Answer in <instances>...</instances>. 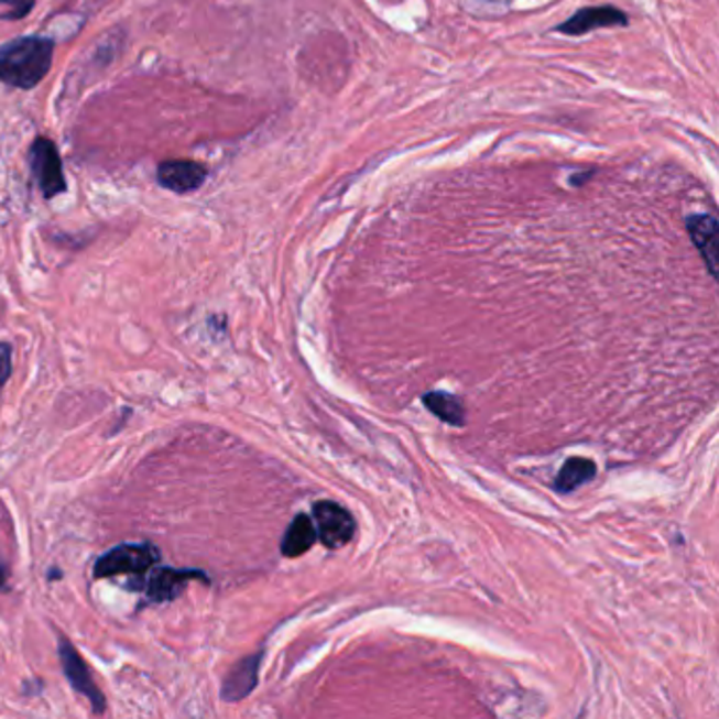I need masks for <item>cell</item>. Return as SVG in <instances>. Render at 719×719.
Segmentation results:
<instances>
[{"mask_svg":"<svg viewBox=\"0 0 719 719\" xmlns=\"http://www.w3.org/2000/svg\"><path fill=\"white\" fill-rule=\"evenodd\" d=\"M53 47V41L43 36H24L2 45L0 80L18 89L36 87L50 73Z\"/></svg>","mask_w":719,"mask_h":719,"instance_id":"1","label":"cell"},{"mask_svg":"<svg viewBox=\"0 0 719 719\" xmlns=\"http://www.w3.org/2000/svg\"><path fill=\"white\" fill-rule=\"evenodd\" d=\"M190 580H203L209 582L207 574L200 570H177L167 566H152L144 574L131 576L127 580V591H140L144 593L146 603H167L174 601L184 593Z\"/></svg>","mask_w":719,"mask_h":719,"instance_id":"2","label":"cell"},{"mask_svg":"<svg viewBox=\"0 0 719 719\" xmlns=\"http://www.w3.org/2000/svg\"><path fill=\"white\" fill-rule=\"evenodd\" d=\"M161 562V551L152 543H124L104 553L94 566L96 578L138 576Z\"/></svg>","mask_w":719,"mask_h":719,"instance_id":"3","label":"cell"},{"mask_svg":"<svg viewBox=\"0 0 719 719\" xmlns=\"http://www.w3.org/2000/svg\"><path fill=\"white\" fill-rule=\"evenodd\" d=\"M30 161H32V174L43 193L45 199H53L57 195H64L68 184L64 177V167L59 152L50 138H36L30 149Z\"/></svg>","mask_w":719,"mask_h":719,"instance_id":"4","label":"cell"},{"mask_svg":"<svg viewBox=\"0 0 719 719\" xmlns=\"http://www.w3.org/2000/svg\"><path fill=\"white\" fill-rule=\"evenodd\" d=\"M59 661H62V669L66 673L70 686L75 688L78 695L85 696L91 702V709L96 716L106 713V696L101 695L98 684L94 682V675L87 667V663L83 661V656L78 654L75 644L66 638H59Z\"/></svg>","mask_w":719,"mask_h":719,"instance_id":"5","label":"cell"},{"mask_svg":"<svg viewBox=\"0 0 719 719\" xmlns=\"http://www.w3.org/2000/svg\"><path fill=\"white\" fill-rule=\"evenodd\" d=\"M313 513H315V521H317V538L327 548L338 551V548L347 546L352 541L357 523H355L352 515L348 513L345 506H340L336 502H329V500H323V502L315 504Z\"/></svg>","mask_w":719,"mask_h":719,"instance_id":"6","label":"cell"},{"mask_svg":"<svg viewBox=\"0 0 719 719\" xmlns=\"http://www.w3.org/2000/svg\"><path fill=\"white\" fill-rule=\"evenodd\" d=\"M205 177H207L205 167L195 161H165L159 165L156 172L159 184L177 195L195 193L203 186Z\"/></svg>","mask_w":719,"mask_h":719,"instance_id":"7","label":"cell"},{"mask_svg":"<svg viewBox=\"0 0 719 719\" xmlns=\"http://www.w3.org/2000/svg\"><path fill=\"white\" fill-rule=\"evenodd\" d=\"M260 663H262V652L251 654L248 658L239 661L230 673L224 677L222 696L224 702H239L248 698L255 686H258V673H260Z\"/></svg>","mask_w":719,"mask_h":719,"instance_id":"8","label":"cell"},{"mask_svg":"<svg viewBox=\"0 0 719 719\" xmlns=\"http://www.w3.org/2000/svg\"><path fill=\"white\" fill-rule=\"evenodd\" d=\"M688 228L693 235L696 248L702 253L709 273L718 274V253H719V228L718 220L713 216H695L688 220Z\"/></svg>","mask_w":719,"mask_h":719,"instance_id":"9","label":"cell"},{"mask_svg":"<svg viewBox=\"0 0 719 719\" xmlns=\"http://www.w3.org/2000/svg\"><path fill=\"white\" fill-rule=\"evenodd\" d=\"M617 24H627V18H624V13H620L619 9H614V7H591V9L578 11L566 24L559 25V32H566L570 36H578V34H585V32L599 28V25Z\"/></svg>","mask_w":719,"mask_h":719,"instance_id":"10","label":"cell"},{"mask_svg":"<svg viewBox=\"0 0 719 719\" xmlns=\"http://www.w3.org/2000/svg\"><path fill=\"white\" fill-rule=\"evenodd\" d=\"M317 543V530L315 523L308 515H298L296 520L292 521V525L287 527L283 543H281V553L285 557H299L306 551H311V546Z\"/></svg>","mask_w":719,"mask_h":719,"instance_id":"11","label":"cell"},{"mask_svg":"<svg viewBox=\"0 0 719 719\" xmlns=\"http://www.w3.org/2000/svg\"><path fill=\"white\" fill-rule=\"evenodd\" d=\"M597 467L589 458H570L555 479V490L562 494H568L578 490L580 486L589 483L596 477Z\"/></svg>","mask_w":719,"mask_h":719,"instance_id":"12","label":"cell"},{"mask_svg":"<svg viewBox=\"0 0 719 719\" xmlns=\"http://www.w3.org/2000/svg\"><path fill=\"white\" fill-rule=\"evenodd\" d=\"M424 405L439 418L451 426H462L465 424V405L462 401L447 393H428L424 395Z\"/></svg>","mask_w":719,"mask_h":719,"instance_id":"13","label":"cell"},{"mask_svg":"<svg viewBox=\"0 0 719 719\" xmlns=\"http://www.w3.org/2000/svg\"><path fill=\"white\" fill-rule=\"evenodd\" d=\"M4 20H20L28 15L34 7V0H0Z\"/></svg>","mask_w":719,"mask_h":719,"instance_id":"14","label":"cell"},{"mask_svg":"<svg viewBox=\"0 0 719 719\" xmlns=\"http://www.w3.org/2000/svg\"><path fill=\"white\" fill-rule=\"evenodd\" d=\"M11 375V347L7 342H0V391L4 382Z\"/></svg>","mask_w":719,"mask_h":719,"instance_id":"15","label":"cell"},{"mask_svg":"<svg viewBox=\"0 0 719 719\" xmlns=\"http://www.w3.org/2000/svg\"><path fill=\"white\" fill-rule=\"evenodd\" d=\"M7 578H9V571H7V566H4V562H2V557H0V589H4Z\"/></svg>","mask_w":719,"mask_h":719,"instance_id":"16","label":"cell"},{"mask_svg":"<svg viewBox=\"0 0 719 719\" xmlns=\"http://www.w3.org/2000/svg\"><path fill=\"white\" fill-rule=\"evenodd\" d=\"M47 578H50V580H59V578H62V571L57 570V568H53V570H50V574H47Z\"/></svg>","mask_w":719,"mask_h":719,"instance_id":"17","label":"cell"}]
</instances>
